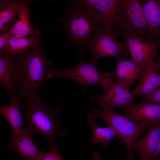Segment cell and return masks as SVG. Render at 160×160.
I'll return each mask as SVG.
<instances>
[{"label":"cell","mask_w":160,"mask_h":160,"mask_svg":"<svg viewBox=\"0 0 160 160\" xmlns=\"http://www.w3.org/2000/svg\"><path fill=\"white\" fill-rule=\"evenodd\" d=\"M136 96L132 91L114 83L102 94L94 95L91 99L100 107L113 109L119 108L122 110L133 103Z\"/></svg>","instance_id":"cell-10"},{"label":"cell","mask_w":160,"mask_h":160,"mask_svg":"<svg viewBox=\"0 0 160 160\" xmlns=\"http://www.w3.org/2000/svg\"><path fill=\"white\" fill-rule=\"evenodd\" d=\"M97 119H102L115 130L116 136L124 143L127 150H130L133 142L150 129L139 125L130 119L120 115L113 109L100 107L94 110Z\"/></svg>","instance_id":"cell-6"},{"label":"cell","mask_w":160,"mask_h":160,"mask_svg":"<svg viewBox=\"0 0 160 160\" xmlns=\"http://www.w3.org/2000/svg\"><path fill=\"white\" fill-rule=\"evenodd\" d=\"M160 154V139L158 146L148 160H155L157 156Z\"/></svg>","instance_id":"cell-26"},{"label":"cell","mask_w":160,"mask_h":160,"mask_svg":"<svg viewBox=\"0 0 160 160\" xmlns=\"http://www.w3.org/2000/svg\"><path fill=\"white\" fill-rule=\"evenodd\" d=\"M105 26L118 30L121 0H78Z\"/></svg>","instance_id":"cell-9"},{"label":"cell","mask_w":160,"mask_h":160,"mask_svg":"<svg viewBox=\"0 0 160 160\" xmlns=\"http://www.w3.org/2000/svg\"></svg>","instance_id":"cell-31"},{"label":"cell","mask_w":160,"mask_h":160,"mask_svg":"<svg viewBox=\"0 0 160 160\" xmlns=\"http://www.w3.org/2000/svg\"><path fill=\"white\" fill-rule=\"evenodd\" d=\"M63 11L64 17L56 20L65 29L64 47L74 46L81 52L92 34L103 25L78 0L69 1Z\"/></svg>","instance_id":"cell-3"},{"label":"cell","mask_w":160,"mask_h":160,"mask_svg":"<svg viewBox=\"0 0 160 160\" xmlns=\"http://www.w3.org/2000/svg\"><path fill=\"white\" fill-rule=\"evenodd\" d=\"M38 160H65L58 149L44 153Z\"/></svg>","instance_id":"cell-23"},{"label":"cell","mask_w":160,"mask_h":160,"mask_svg":"<svg viewBox=\"0 0 160 160\" xmlns=\"http://www.w3.org/2000/svg\"><path fill=\"white\" fill-rule=\"evenodd\" d=\"M115 77V72L102 73L95 64L87 62L81 57L78 64L69 69L56 71L48 68L45 76L46 80L62 78L73 80L81 86L84 92L89 86L95 84L100 85L104 90L114 83Z\"/></svg>","instance_id":"cell-4"},{"label":"cell","mask_w":160,"mask_h":160,"mask_svg":"<svg viewBox=\"0 0 160 160\" xmlns=\"http://www.w3.org/2000/svg\"><path fill=\"white\" fill-rule=\"evenodd\" d=\"M28 4H24L19 8L14 25L8 32L10 36L20 37L39 36V31L34 29L31 21Z\"/></svg>","instance_id":"cell-18"},{"label":"cell","mask_w":160,"mask_h":160,"mask_svg":"<svg viewBox=\"0 0 160 160\" xmlns=\"http://www.w3.org/2000/svg\"><path fill=\"white\" fill-rule=\"evenodd\" d=\"M39 37H20L10 36L7 44L1 51L14 56H21L40 41Z\"/></svg>","instance_id":"cell-21"},{"label":"cell","mask_w":160,"mask_h":160,"mask_svg":"<svg viewBox=\"0 0 160 160\" xmlns=\"http://www.w3.org/2000/svg\"><path fill=\"white\" fill-rule=\"evenodd\" d=\"M35 134L24 123L22 133L11 138V146L23 160H38L44 153L33 141V137Z\"/></svg>","instance_id":"cell-12"},{"label":"cell","mask_w":160,"mask_h":160,"mask_svg":"<svg viewBox=\"0 0 160 160\" xmlns=\"http://www.w3.org/2000/svg\"><path fill=\"white\" fill-rule=\"evenodd\" d=\"M34 1L3 0L0 1V34L8 32L14 23L18 10L23 5Z\"/></svg>","instance_id":"cell-19"},{"label":"cell","mask_w":160,"mask_h":160,"mask_svg":"<svg viewBox=\"0 0 160 160\" xmlns=\"http://www.w3.org/2000/svg\"><path fill=\"white\" fill-rule=\"evenodd\" d=\"M155 160H158L157 159H156Z\"/></svg>","instance_id":"cell-30"},{"label":"cell","mask_w":160,"mask_h":160,"mask_svg":"<svg viewBox=\"0 0 160 160\" xmlns=\"http://www.w3.org/2000/svg\"><path fill=\"white\" fill-rule=\"evenodd\" d=\"M151 36L160 31V0H140Z\"/></svg>","instance_id":"cell-20"},{"label":"cell","mask_w":160,"mask_h":160,"mask_svg":"<svg viewBox=\"0 0 160 160\" xmlns=\"http://www.w3.org/2000/svg\"><path fill=\"white\" fill-rule=\"evenodd\" d=\"M18 63L17 56L0 51V84L10 96L16 94L15 73Z\"/></svg>","instance_id":"cell-14"},{"label":"cell","mask_w":160,"mask_h":160,"mask_svg":"<svg viewBox=\"0 0 160 160\" xmlns=\"http://www.w3.org/2000/svg\"><path fill=\"white\" fill-rule=\"evenodd\" d=\"M122 110L124 116L142 126L151 129L160 124V104L133 103Z\"/></svg>","instance_id":"cell-11"},{"label":"cell","mask_w":160,"mask_h":160,"mask_svg":"<svg viewBox=\"0 0 160 160\" xmlns=\"http://www.w3.org/2000/svg\"><path fill=\"white\" fill-rule=\"evenodd\" d=\"M119 34V31L104 25L97 30L88 40L86 46L92 53L90 61L96 65L101 58L126 56L127 53L124 43L117 41Z\"/></svg>","instance_id":"cell-5"},{"label":"cell","mask_w":160,"mask_h":160,"mask_svg":"<svg viewBox=\"0 0 160 160\" xmlns=\"http://www.w3.org/2000/svg\"><path fill=\"white\" fill-rule=\"evenodd\" d=\"M11 103L1 106L0 113L4 118L12 129V138L20 135L23 131L24 121L23 114L21 109L20 101L15 95L10 96Z\"/></svg>","instance_id":"cell-16"},{"label":"cell","mask_w":160,"mask_h":160,"mask_svg":"<svg viewBox=\"0 0 160 160\" xmlns=\"http://www.w3.org/2000/svg\"><path fill=\"white\" fill-rule=\"evenodd\" d=\"M96 119L93 114L89 115L88 117L89 123L93 134L92 142L107 147L110 141L116 135V132L111 125L106 127L98 126L96 123Z\"/></svg>","instance_id":"cell-22"},{"label":"cell","mask_w":160,"mask_h":160,"mask_svg":"<svg viewBox=\"0 0 160 160\" xmlns=\"http://www.w3.org/2000/svg\"><path fill=\"white\" fill-rule=\"evenodd\" d=\"M116 58L117 67L115 72L116 83L129 89L142 76L143 71L131 60H124L121 56Z\"/></svg>","instance_id":"cell-15"},{"label":"cell","mask_w":160,"mask_h":160,"mask_svg":"<svg viewBox=\"0 0 160 160\" xmlns=\"http://www.w3.org/2000/svg\"><path fill=\"white\" fill-rule=\"evenodd\" d=\"M0 34V51H1L7 44L10 35L8 32Z\"/></svg>","instance_id":"cell-25"},{"label":"cell","mask_w":160,"mask_h":160,"mask_svg":"<svg viewBox=\"0 0 160 160\" xmlns=\"http://www.w3.org/2000/svg\"><path fill=\"white\" fill-rule=\"evenodd\" d=\"M158 47H159L160 49V37L159 38V41L158 43Z\"/></svg>","instance_id":"cell-29"},{"label":"cell","mask_w":160,"mask_h":160,"mask_svg":"<svg viewBox=\"0 0 160 160\" xmlns=\"http://www.w3.org/2000/svg\"><path fill=\"white\" fill-rule=\"evenodd\" d=\"M20 107L23 112L24 123L33 131L46 138L50 151L57 149L55 143L57 136L67 133L60 118V107L47 103L37 93L19 98Z\"/></svg>","instance_id":"cell-1"},{"label":"cell","mask_w":160,"mask_h":160,"mask_svg":"<svg viewBox=\"0 0 160 160\" xmlns=\"http://www.w3.org/2000/svg\"><path fill=\"white\" fill-rule=\"evenodd\" d=\"M123 37L124 43L131 55V60L144 71L157 55L158 44L135 34L125 33Z\"/></svg>","instance_id":"cell-8"},{"label":"cell","mask_w":160,"mask_h":160,"mask_svg":"<svg viewBox=\"0 0 160 160\" xmlns=\"http://www.w3.org/2000/svg\"><path fill=\"white\" fill-rule=\"evenodd\" d=\"M160 58L153 60L143 71V74L132 91L136 96L147 97L160 88Z\"/></svg>","instance_id":"cell-13"},{"label":"cell","mask_w":160,"mask_h":160,"mask_svg":"<svg viewBox=\"0 0 160 160\" xmlns=\"http://www.w3.org/2000/svg\"><path fill=\"white\" fill-rule=\"evenodd\" d=\"M40 41L30 51L18 56L15 73L16 90L19 98L36 94L46 80L47 69L52 64L47 57Z\"/></svg>","instance_id":"cell-2"},{"label":"cell","mask_w":160,"mask_h":160,"mask_svg":"<svg viewBox=\"0 0 160 160\" xmlns=\"http://www.w3.org/2000/svg\"><path fill=\"white\" fill-rule=\"evenodd\" d=\"M134 157V154L131 150H127L125 160H133Z\"/></svg>","instance_id":"cell-27"},{"label":"cell","mask_w":160,"mask_h":160,"mask_svg":"<svg viewBox=\"0 0 160 160\" xmlns=\"http://www.w3.org/2000/svg\"><path fill=\"white\" fill-rule=\"evenodd\" d=\"M141 102L160 104V88L156 90L150 95L145 97Z\"/></svg>","instance_id":"cell-24"},{"label":"cell","mask_w":160,"mask_h":160,"mask_svg":"<svg viewBox=\"0 0 160 160\" xmlns=\"http://www.w3.org/2000/svg\"><path fill=\"white\" fill-rule=\"evenodd\" d=\"M147 131L141 139L135 140L130 148L140 154L139 160H148L156 149L160 139V124Z\"/></svg>","instance_id":"cell-17"},{"label":"cell","mask_w":160,"mask_h":160,"mask_svg":"<svg viewBox=\"0 0 160 160\" xmlns=\"http://www.w3.org/2000/svg\"><path fill=\"white\" fill-rule=\"evenodd\" d=\"M118 30L140 36L148 32V25L139 0H121Z\"/></svg>","instance_id":"cell-7"},{"label":"cell","mask_w":160,"mask_h":160,"mask_svg":"<svg viewBox=\"0 0 160 160\" xmlns=\"http://www.w3.org/2000/svg\"><path fill=\"white\" fill-rule=\"evenodd\" d=\"M92 156L93 160H103L101 154L98 152L93 153Z\"/></svg>","instance_id":"cell-28"}]
</instances>
